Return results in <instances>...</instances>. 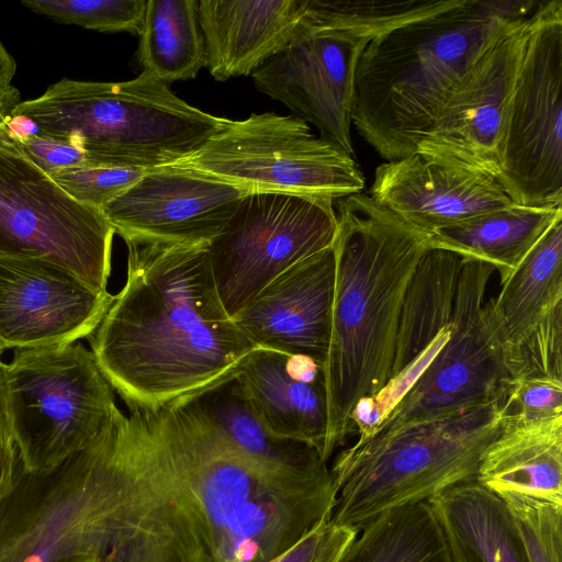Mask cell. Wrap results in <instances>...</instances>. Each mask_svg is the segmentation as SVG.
Segmentation results:
<instances>
[{
    "label": "cell",
    "instance_id": "obj_1",
    "mask_svg": "<svg viewBox=\"0 0 562 562\" xmlns=\"http://www.w3.org/2000/svg\"><path fill=\"white\" fill-rule=\"evenodd\" d=\"M184 540L178 490L120 408L53 470L16 452L0 492V562H178Z\"/></svg>",
    "mask_w": 562,
    "mask_h": 562
},
{
    "label": "cell",
    "instance_id": "obj_2",
    "mask_svg": "<svg viewBox=\"0 0 562 562\" xmlns=\"http://www.w3.org/2000/svg\"><path fill=\"white\" fill-rule=\"evenodd\" d=\"M126 280L88 338L128 411H149L235 375L256 346L226 313L209 245L124 240Z\"/></svg>",
    "mask_w": 562,
    "mask_h": 562
},
{
    "label": "cell",
    "instance_id": "obj_3",
    "mask_svg": "<svg viewBox=\"0 0 562 562\" xmlns=\"http://www.w3.org/2000/svg\"><path fill=\"white\" fill-rule=\"evenodd\" d=\"M132 412L192 498L213 562H269L330 520L337 490L326 463L261 465L212 432L179 398Z\"/></svg>",
    "mask_w": 562,
    "mask_h": 562
},
{
    "label": "cell",
    "instance_id": "obj_4",
    "mask_svg": "<svg viewBox=\"0 0 562 562\" xmlns=\"http://www.w3.org/2000/svg\"><path fill=\"white\" fill-rule=\"evenodd\" d=\"M336 201L335 291L323 367L328 458L352 431L356 405L380 392L390 378L404 293L430 246L429 234L368 194Z\"/></svg>",
    "mask_w": 562,
    "mask_h": 562
},
{
    "label": "cell",
    "instance_id": "obj_5",
    "mask_svg": "<svg viewBox=\"0 0 562 562\" xmlns=\"http://www.w3.org/2000/svg\"><path fill=\"white\" fill-rule=\"evenodd\" d=\"M540 1L454 0L367 43L351 121L386 161L416 153L451 91L485 49Z\"/></svg>",
    "mask_w": 562,
    "mask_h": 562
},
{
    "label": "cell",
    "instance_id": "obj_6",
    "mask_svg": "<svg viewBox=\"0 0 562 562\" xmlns=\"http://www.w3.org/2000/svg\"><path fill=\"white\" fill-rule=\"evenodd\" d=\"M11 115L71 139L87 164L146 170L184 160L228 121L188 104L145 71L123 82L64 78L20 102Z\"/></svg>",
    "mask_w": 562,
    "mask_h": 562
},
{
    "label": "cell",
    "instance_id": "obj_7",
    "mask_svg": "<svg viewBox=\"0 0 562 562\" xmlns=\"http://www.w3.org/2000/svg\"><path fill=\"white\" fill-rule=\"evenodd\" d=\"M510 411L507 398L355 442L335 460L330 520L360 529L375 516L475 481L481 456Z\"/></svg>",
    "mask_w": 562,
    "mask_h": 562
},
{
    "label": "cell",
    "instance_id": "obj_8",
    "mask_svg": "<svg viewBox=\"0 0 562 562\" xmlns=\"http://www.w3.org/2000/svg\"><path fill=\"white\" fill-rule=\"evenodd\" d=\"M5 396L18 457L31 472L57 468L103 429L114 390L81 342L13 350Z\"/></svg>",
    "mask_w": 562,
    "mask_h": 562
},
{
    "label": "cell",
    "instance_id": "obj_9",
    "mask_svg": "<svg viewBox=\"0 0 562 562\" xmlns=\"http://www.w3.org/2000/svg\"><path fill=\"white\" fill-rule=\"evenodd\" d=\"M247 191H281L333 201L361 193L353 156L314 135L295 115L252 113L231 121L180 161Z\"/></svg>",
    "mask_w": 562,
    "mask_h": 562
},
{
    "label": "cell",
    "instance_id": "obj_10",
    "mask_svg": "<svg viewBox=\"0 0 562 562\" xmlns=\"http://www.w3.org/2000/svg\"><path fill=\"white\" fill-rule=\"evenodd\" d=\"M498 182L513 203L562 207V1L535 11L512 97Z\"/></svg>",
    "mask_w": 562,
    "mask_h": 562
},
{
    "label": "cell",
    "instance_id": "obj_11",
    "mask_svg": "<svg viewBox=\"0 0 562 562\" xmlns=\"http://www.w3.org/2000/svg\"><path fill=\"white\" fill-rule=\"evenodd\" d=\"M331 199L249 191L207 246L216 289L233 317L258 291L299 261L333 246Z\"/></svg>",
    "mask_w": 562,
    "mask_h": 562
},
{
    "label": "cell",
    "instance_id": "obj_12",
    "mask_svg": "<svg viewBox=\"0 0 562 562\" xmlns=\"http://www.w3.org/2000/svg\"><path fill=\"white\" fill-rule=\"evenodd\" d=\"M114 231L23 155L0 150V256L40 259L108 291Z\"/></svg>",
    "mask_w": 562,
    "mask_h": 562
},
{
    "label": "cell",
    "instance_id": "obj_13",
    "mask_svg": "<svg viewBox=\"0 0 562 562\" xmlns=\"http://www.w3.org/2000/svg\"><path fill=\"white\" fill-rule=\"evenodd\" d=\"M493 272L491 265L463 257L448 340L371 437L507 397L512 379L483 316Z\"/></svg>",
    "mask_w": 562,
    "mask_h": 562
},
{
    "label": "cell",
    "instance_id": "obj_14",
    "mask_svg": "<svg viewBox=\"0 0 562 562\" xmlns=\"http://www.w3.org/2000/svg\"><path fill=\"white\" fill-rule=\"evenodd\" d=\"M532 15L499 36L470 67L418 143L417 154L498 180L512 97Z\"/></svg>",
    "mask_w": 562,
    "mask_h": 562
},
{
    "label": "cell",
    "instance_id": "obj_15",
    "mask_svg": "<svg viewBox=\"0 0 562 562\" xmlns=\"http://www.w3.org/2000/svg\"><path fill=\"white\" fill-rule=\"evenodd\" d=\"M369 40L301 24L291 41L251 77L256 88L285 104L321 137L353 156L351 111L355 72Z\"/></svg>",
    "mask_w": 562,
    "mask_h": 562
},
{
    "label": "cell",
    "instance_id": "obj_16",
    "mask_svg": "<svg viewBox=\"0 0 562 562\" xmlns=\"http://www.w3.org/2000/svg\"><path fill=\"white\" fill-rule=\"evenodd\" d=\"M247 192L177 162L147 169L101 211L124 240L209 245Z\"/></svg>",
    "mask_w": 562,
    "mask_h": 562
},
{
    "label": "cell",
    "instance_id": "obj_17",
    "mask_svg": "<svg viewBox=\"0 0 562 562\" xmlns=\"http://www.w3.org/2000/svg\"><path fill=\"white\" fill-rule=\"evenodd\" d=\"M113 299L55 263L0 256V350L89 338Z\"/></svg>",
    "mask_w": 562,
    "mask_h": 562
},
{
    "label": "cell",
    "instance_id": "obj_18",
    "mask_svg": "<svg viewBox=\"0 0 562 562\" xmlns=\"http://www.w3.org/2000/svg\"><path fill=\"white\" fill-rule=\"evenodd\" d=\"M336 261L333 246L269 282L232 317L256 346L325 363Z\"/></svg>",
    "mask_w": 562,
    "mask_h": 562
},
{
    "label": "cell",
    "instance_id": "obj_19",
    "mask_svg": "<svg viewBox=\"0 0 562 562\" xmlns=\"http://www.w3.org/2000/svg\"><path fill=\"white\" fill-rule=\"evenodd\" d=\"M369 193L401 221L429 235L514 204L497 179L417 153L381 164Z\"/></svg>",
    "mask_w": 562,
    "mask_h": 562
},
{
    "label": "cell",
    "instance_id": "obj_20",
    "mask_svg": "<svg viewBox=\"0 0 562 562\" xmlns=\"http://www.w3.org/2000/svg\"><path fill=\"white\" fill-rule=\"evenodd\" d=\"M236 376L272 435L304 442L328 461L323 364L308 357L256 347Z\"/></svg>",
    "mask_w": 562,
    "mask_h": 562
},
{
    "label": "cell",
    "instance_id": "obj_21",
    "mask_svg": "<svg viewBox=\"0 0 562 562\" xmlns=\"http://www.w3.org/2000/svg\"><path fill=\"white\" fill-rule=\"evenodd\" d=\"M304 0H200L205 67L218 81L252 75L294 36Z\"/></svg>",
    "mask_w": 562,
    "mask_h": 562
},
{
    "label": "cell",
    "instance_id": "obj_22",
    "mask_svg": "<svg viewBox=\"0 0 562 562\" xmlns=\"http://www.w3.org/2000/svg\"><path fill=\"white\" fill-rule=\"evenodd\" d=\"M475 481L501 499L562 506V416L526 420L509 411L481 456Z\"/></svg>",
    "mask_w": 562,
    "mask_h": 562
},
{
    "label": "cell",
    "instance_id": "obj_23",
    "mask_svg": "<svg viewBox=\"0 0 562 562\" xmlns=\"http://www.w3.org/2000/svg\"><path fill=\"white\" fill-rule=\"evenodd\" d=\"M562 304V218L535 245L497 296L483 306V316L502 349L506 367L544 317Z\"/></svg>",
    "mask_w": 562,
    "mask_h": 562
},
{
    "label": "cell",
    "instance_id": "obj_24",
    "mask_svg": "<svg viewBox=\"0 0 562 562\" xmlns=\"http://www.w3.org/2000/svg\"><path fill=\"white\" fill-rule=\"evenodd\" d=\"M236 374L179 400L212 432L261 465L294 469L327 463L315 448L272 435Z\"/></svg>",
    "mask_w": 562,
    "mask_h": 562
},
{
    "label": "cell",
    "instance_id": "obj_25",
    "mask_svg": "<svg viewBox=\"0 0 562 562\" xmlns=\"http://www.w3.org/2000/svg\"><path fill=\"white\" fill-rule=\"evenodd\" d=\"M428 502L452 562H528L504 502L476 481L447 488Z\"/></svg>",
    "mask_w": 562,
    "mask_h": 562
},
{
    "label": "cell",
    "instance_id": "obj_26",
    "mask_svg": "<svg viewBox=\"0 0 562 562\" xmlns=\"http://www.w3.org/2000/svg\"><path fill=\"white\" fill-rule=\"evenodd\" d=\"M462 262L461 255L431 243L420 257L402 301L389 380L413 364L450 325Z\"/></svg>",
    "mask_w": 562,
    "mask_h": 562
},
{
    "label": "cell",
    "instance_id": "obj_27",
    "mask_svg": "<svg viewBox=\"0 0 562 562\" xmlns=\"http://www.w3.org/2000/svg\"><path fill=\"white\" fill-rule=\"evenodd\" d=\"M559 218L562 207L514 203L440 228L430 243L491 265L504 283Z\"/></svg>",
    "mask_w": 562,
    "mask_h": 562
},
{
    "label": "cell",
    "instance_id": "obj_28",
    "mask_svg": "<svg viewBox=\"0 0 562 562\" xmlns=\"http://www.w3.org/2000/svg\"><path fill=\"white\" fill-rule=\"evenodd\" d=\"M138 61L167 85L196 77L205 67L198 0H146Z\"/></svg>",
    "mask_w": 562,
    "mask_h": 562
},
{
    "label": "cell",
    "instance_id": "obj_29",
    "mask_svg": "<svg viewBox=\"0 0 562 562\" xmlns=\"http://www.w3.org/2000/svg\"><path fill=\"white\" fill-rule=\"evenodd\" d=\"M338 562H452L429 502L384 512L360 529Z\"/></svg>",
    "mask_w": 562,
    "mask_h": 562
},
{
    "label": "cell",
    "instance_id": "obj_30",
    "mask_svg": "<svg viewBox=\"0 0 562 562\" xmlns=\"http://www.w3.org/2000/svg\"><path fill=\"white\" fill-rule=\"evenodd\" d=\"M453 1L304 0L300 24L310 30L346 31L371 41L408 22L439 12Z\"/></svg>",
    "mask_w": 562,
    "mask_h": 562
},
{
    "label": "cell",
    "instance_id": "obj_31",
    "mask_svg": "<svg viewBox=\"0 0 562 562\" xmlns=\"http://www.w3.org/2000/svg\"><path fill=\"white\" fill-rule=\"evenodd\" d=\"M27 9L63 24L139 35L146 0H22Z\"/></svg>",
    "mask_w": 562,
    "mask_h": 562
},
{
    "label": "cell",
    "instance_id": "obj_32",
    "mask_svg": "<svg viewBox=\"0 0 562 562\" xmlns=\"http://www.w3.org/2000/svg\"><path fill=\"white\" fill-rule=\"evenodd\" d=\"M522 542L528 562H562V506L508 496L502 499Z\"/></svg>",
    "mask_w": 562,
    "mask_h": 562
},
{
    "label": "cell",
    "instance_id": "obj_33",
    "mask_svg": "<svg viewBox=\"0 0 562 562\" xmlns=\"http://www.w3.org/2000/svg\"><path fill=\"white\" fill-rule=\"evenodd\" d=\"M145 172L146 169L140 168L85 162L49 177L78 202L102 210L136 183Z\"/></svg>",
    "mask_w": 562,
    "mask_h": 562
},
{
    "label": "cell",
    "instance_id": "obj_34",
    "mask_svg": "<svg viewBox=\"0 0 562 562\" xmlns=\"http://www.w3.org/2000/svg\"><path fill=\"white\" fill-rule=\"evenodd\" d=\"M512 383L527 378L562 381V304L519 346L508 363Z\"/></svg>",
    "mask_w": 562,
    "mask_h": 562
},
{
    "label": "cell",
    "instance_id": "obj_35",
    "mask_svg": "<svg viewBox=\"0 0 562 562\" xmlns=\"http://www.w3.org/2000/svg\"><path fill=\"white\" fill-rule=\"evenodd\" d=\"M359 529L325 521L269 562H338Z\"/></svg>",
    "mask_w": 562,
    "mask_h": 562
},
{
    "label": "cell",
    "instance_id": "obj_36",
    "mask_svg": "<svg viewBox=\"0 0 562 562\" xmlns=\"http://www.w3.org/2000/svg\"><path fill=\"white\" fill-rule=\"evenodd\" d=\"M510 412L526 420L562 416V381L527 378L512 383L507 394Z\"/></svg>",
    "mask_w": 562,
    "mask_h": 562
},
{
    "label": "cell",
    "instance_id": "obj_37",
    "mask_svg": "<svg viewBox=\"0 0 562 562\" xmlns=\"http://www.w3.org/2000/svg\"><path fill=\"white\" fill-rule=\"evenodd\" d=\"M19 148L24 157L48 176L87 162L86 151L71 139L40 131L22 139Z\"/></svg>",
    "mask_w": 562,
    "mask_h": 562
},
{
    "label": "cell",
    "instance_id": "obj_38",
    "mask_svg": "<svg viewBox=\"0 0 562 562\" xmlns=\"http://www.w3.org/2000/svg\"><path fill=\"white\" fill-rule=\"evenodd\" d=\"M2 352L0 350V492L11 482L16 460V448L11 434L7 406L5 362L2 361Z\"/></svg>",
    "mask_w": 562,
    "mask_h": 562
},
{
    "label": "cell",
    "instance_id": "obj_39",
    "mask_svg": "<svg viewBox=\"0 0 562 562\" xmlns=\"http://www.w3.org/2000/svg\"><path fill=\"white\" fill-rule=\"evenodd\" d=\"M19 103L20 92L16 88L11 86L0 90V150L22 155L8 127L11 113Z\"/></svg>",
    "mask_w": 562,
    "mask_h": 562
},
{
    "label": "cell",
    "instance_id": "obj_40",
    "mask_svg": "<svg viewBox=\"0 0 562 562\" xmlns=\"http://www.w3.org/2000/svg\"><path fill=\"white\" fill-rule=\"evenodd\" d=\"M16 70L14 58L0 42V90L11 87V80Z\"/></svg>",
    "mask_w": 562,
    "mask_h": 562
}]
</instances>
